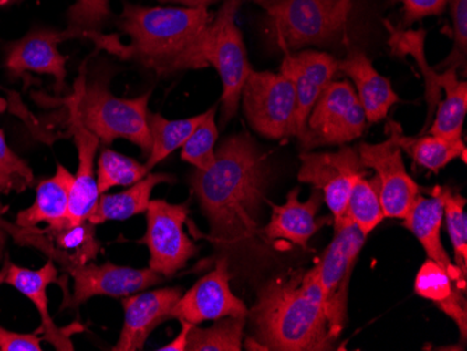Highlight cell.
<instances>
[{
  "instance_id": "7",
  "label": "cell",
  "mask_w": 467,
  "mask_h": 351,
  "mask_svg": "<svg viewBox=\"0 0 467 351\" xmlns=\"http://www.w3.org/2000/svg\"><path fill=\"white\" fill-rule=\"evenodd\" d=\"M270 20V34L285 54L325 46L342 33L348 12L340 0H258Z\"/></svg>"
},
{
  "instance_id": "29",
  "label": "cell",
  "mask_w": 467,
  "mask_h": 351,
  "mask_svg": "<svg viewBox=\"0 0 467 351\" xmlns=\"http://www.w3.org/2000/svg\"><path fill=\"white\" fill-rule=\"evenodd\" d=\"M204 118H206V112L196 117L186 118V119L172 120L165 119L160 114L149 112L147 122L153 139V148L144 164L149 172L162 160L174 153L177 149L182 148L185 141L195 132L196 128L203 122Z\"/></svg>"
},
{
  "instance_id": "3",
  "label": "cell",
  "mask_w": 467,
  "mask_h": 351,
  "mask_svg": "<svg viewBox=\"0 0 467 351\" xmlns=\"http://www.w3.org/2000/svg\"><path fill=\"white\" fill-rule=\"evenodd\" d=\"M248 319L251 337L262 350L327 351L337 343L325 309L317 264L262 285Z\"/></svg>"
},
{
  "instance_id": "42",
  "label": "cell",
  "mask_w": 467,
  "mask_h": 351,
  "mask_svg": "<svg viewBox=\"0 0 467 351\" xmlns=\"http://www.w3.org/2000/svg\"><path fill=\"white\" fill-rule=\"evenodd\" d=\"M160 2H170V4H177L185 7H199L209 6L212 2H216V0H160ZM254 2H258V0H254Z\"/></svg>"
},
{
  "instance_id": "46",
  "label": "cell",
  "mask_w": 467,
  "mask_h": 351,
  "mask_svg": "<svg viewBox=\"0 0 467 351\" xmlns=\"http://www.w3.org/2000/svg\"><path fill=\"white\" fill-rule=\"evenodd\" d=\"M6 109H7V101H6V99L2 98V97H0V114H2V112L6 111Z\"/></svg>"
},
{
  "instance_id": "9",
  "label": "cell",
  "mask_w": 467,
  "mask_h": 351,
  "mask_svg": "<svg viewBox=\"0 0 467 351\" xmlns=\"http://www.w3.org/2000/svg\"><path fill=\"white\" fill-rule=\"evenodd\" d=\"M244 114L254 132L272 140L294 136L296 90L283 73L252 69L244 85Z\"/></svg>"
},
{
  "instance_id": "16",
  "label": "cell",
  "mask_w": 467,
  "mask_h": 351,
  "mask_svg": "<svg viewBox=\"0 0 467 351\" xmlns=\"http://www.w3.org/2000/svg\"><path fill=\"white\" fill-rule=\"evenodd\" d=\"M62 31L33 30L23 38L13 41L5 49V67L10 77L17 78L26 73L49 75L55 78V90L67 88V64L69 57L60 54Z\"/></svg>"
},
{
  "instance_id": "15",
  "label": "cell",
  "mask_w": 467,
  "mask_h": 351,
  "mask_svg": "<svg viewBox=\"0 0 467 351\" xmlns=\"http://www.w3.org/2000/svg\"><path fill=\"white\" fill-rule=\"evenodd\" d=\"M337 70V59L327 52L306 51L285 54L280 73L290 78L296 90V123L294 138L300 139L306 119L319 97Z\"/></svg>"
},
{
  "instance_id": "27",
  "label": "cell",
  "mask_w": 467,
  "mask_h": 351,
  "mask_svg": "<svg viewBox=\"0 0 467 351\" xmlns=\"http://www.w3.org/2000/svg\"><path fill=\"white\" fill-rule=\"evenodd\" d=\"M388 125L392 128L401 151H406L422 169L440 172L453 160L462 159L466 161V146L462 139L450 140L434 135L410 138L401 132V128L395 120H390Z\"/></svg>"
},
{
  "instance_id": "30",
  "label": "cell",
  "mask_w": 467,
  "mask_h": 351,
  "mask_svg": "<svg viewBox=\"0 0 467 351\" xmlns=\"http://www.w3.org/2000/svg\"><path fill=\"white\" fill-rule=\"evenodd\" d=\"M246 316H225L212 327L193 325L189 332L188 351H241Z\"/></svg>"
},
{
  "instance_id": "33",
  "label": "cell",
  "mask_w": 467,
  "mask_h": 351,
  "mask_svg": "<svg viewBox=\"0 0 467 351\" xmlns=\"http://www.w3.org/2000/svg\"><path fill=\"white\" fill-rule=\"evenodd\" d=\"M217 107L206 111L203 122L196 128L195 132L183 144L181 159L196 170L206 171L216 160V141L219 139V129L216 125Z\"/></svg>"
},
{
  "instance_id": "25",
  "label": "cell",
  "mask_w": 467,
  "mask_h": 351,
  "mask_svg": "<svg viewBox=\"0 0 467 351\" xmlns=\"http://www.w3.org/2000/svg\"><path fill=\"white\" fill-rule=\"evenodd\" d=\"M385 27L389 33L390 51L396 57H413L414 62L419 67L422 77H424V86H426V101L429 104V114H427L426 125L422 128V133H426L427 128L431 125L432 118L437 111L438 104L442 96L443 83H445V73H438L434 67H430L426 59V31L424 30H401L399 27H393L388 20H385Z\"/></svg>"
},
{
  "instance_id": "10",
  "label": "cell",
  "mask_w": 467,
  "mask_h": 351,
  "mask_svg": "<svg viewBox=\"0 0 467 351\" xmlns=\"http://www.w3.org/2000/svg\"><path fill=\"white\" fill-rule=\"evenodd\" d=\"M333 227L335 237L317 263V271L330 330L338 340L348 322L351 274L367 237L348 220Z\"/></svg>"
},
{
  "instance_id": "24",
  "label": "cell",
  "mask_w": 467,
  "mask_h": 351,
  "mask_svg": "<svg viewBox=\"0 0 467 351\" xmlns=\"http://www.w3.org/2000/svg\"><path fill=\"white\" fill-rule=\"evenodd\" d=\"M414 292L420 297L432 301L445 315L450 316L461 330L463 342L466 340V290L459 287L450 272L445 271L437 262L427 259L417 272Z\"/></svg>"
},
{
  "instance_id": "37",
  "label": "cell",
  "mask_w": 467,
  "mask_h": 351,
  "mask_svg": "<svg viewBox=\"0 0 467 351\" xmlns=\"http://www.w3.org/2000/svg\"><path fill=\"white\" fill-rule=\"evenodd\" d=\"M33 185V170L9 148L5 132L0 129V196L25 192Z\"/></svg>"
},
{
  "instance_id": "5",
  "label": "cell",
  "mask_w": 467,
  "mask_h": 351,
  "mask_svg": "<svg viewBox=\"0 0 467 351\" xmlns=\"http://www.w3.org/2000/svg\"><path fill=\"white\" fill-rule=\"evenodd\" d=\"M84 69L86 62L76 78L72 93L84 127L105 144L125 139L139 146L144 156H149L153 148V139L147 122L151 91L136 98H118L112 96L104 81L97 80L86 85Z\"/></svg>"
},
{
  "instance_id": "4",
  "label": "cell",
  "mask_w": 467,
  "mask_h": 351,
  "mask_svg": "<svg viewBox=\"0 0 467 351\" xmlns=\"http://www.w3.org/2000/svg\"><path fill=\"white\" fill-rule=\"evenodd\" d=\"M0 227L12 235L13 240L18 245L33 246L36 250L46 253L51 261L57 262L60 271L72 277L75 282L73 295L65 306H80L81 304L97 297L123 298L135 293L144 292L147 288L164 282L165 277L157 274L150 267L147 269H133L128 266H117L107 263L96 264L78 263V259L72 253H65L52 243L48 235L44 234L38 227L34 229H23L18 225L0 220Z\"/></svg>"
},
{
  "instance_id": "2",
  "label": "cell",
  "mask_w": 467,
  "mask_h": 351,
  "mask_svg": "<svg viewBox=\"0 0 467 351\" xmlns=\"http://www.w3.org/2000/svg\"><path fill=\"white\" fill-rule=\"evenodd\" d=\"M207 6L150 7L123 4L119 27L130 36V44L122 46L117 36L101 33L86 34L99 48L132 60L160 75L178 70L201 69L199 46L212 22Z\"/></svg>"
},
{
  "instance_id": "45",
  "label": "cell",
  "mask_w": 467,
  "mask_h": 351,
  "mask_svg": "<svg viewBox=\"0 0 467 351\" xmlns=\"http://www.w3.org/2000/svg\"><path fill=\"white\" fill-rule=\"evenodd\" d=\"M340 6H342L343 10L348 12L350 10V0H340Z\"/></svg>"
},
{
  "instance_id": "38",
  "label": "cell",
  "mask_w": 467,
  "mask_h": 351,
  "mask_svg": "<svg viewBox=\"0 0 467 351\" xmlns=\"http://www.w3.org/2000/svg\"><path fill=\"white\" fill-rule=\"evenodd\" d=\"M452 15L453 49L440 65L443 69L455 67L466 69L467 57V0H450Z\"/></svg>"
},
{
  "instance_id": "17",
  "label": "cell",
  "mask_w": 467,
  "mask_h": 351,
  "mask_svg": "<svg viewBox=\"0 0 467 351\" xmlns=\"http://www.w3.org/2000/svg\"><path fill=\"white\" fill-rule=\"evenodd\" d=\"M182 295V288L167 287L153 292L135 293L123 297L125 311L119 339L114 351L143 350L151 332L170 319V313Z\"/></svg>"
},
{
  "instance_id": "32",
  "label": "cell",
  "mask_w": 467,
  "mask_h": 351,
  "mask_svg": "<svg viewBox=\"0 0 467 351\" xmlns=\"http://www.w3.org/2000/svg\"><path fill=\"white\" fill-rule=\"evenodd\" d=\"M149 174L146 165L136 160L117 153L111 149H104L97 164V190L99 195L109 192L115 187H132Z\"/></svg>"
},
{
  "instance_id": "23",
  "label": "cell",
  "mask_w": 467,
  "mask_h": 351,
  "mask_svg": "<svg viewBox=\"0 0 467 351\" xmlns=\"http://www.w3.org/2000/svg\"><path fill=\"white\" fill-rule=\"evenodd\" d=\"M337 70L354 81L357 97L366 112L367 122L377 123L385 119L389 109L400 101L390 81L378 73L369 57L363 52L356 51L346 59L337 60Z\"/></svg>"
},
{
  "instance_id": "48",
  "label": "cell",
  "mask_w": 467,
  "mask_h": 351,
  "mask_svg": "<svg viewBox=\"0 0 467 351\" xmlns=\"http://www.w3.org/2000/svg\"><path fill=\"white\" fill-rule=\"evenodd\" d=\"M12 0H0V5L9 4Z\"/></svg>"
},
{
  "instance_id": "44",
  "label": "cell",
  "mask_w": 467,
  "mask_h": 351,
  "mask_svg": "<svg viewBox=\"0 0 467 351\" xmlns=\"http://www.w3.org/2000/svg\"><path fill=\"white\" fill-rule=\"evenodd\" d=\"M6 274H7V267L6 263H5L4 269L0 271V284H4L5 280H6Z\"/></svg>"
},
{
  "instance_id": "19",
  "label": "cell",
  "mask_w": 467,
  "mask_h": 351,
  "mask_svg": "<svg viewBox=\"0 0 467 351\" xmlns=\"http://www.w3.org/2000/svg\"><path fill=\"white\" fill-rule=\"evenodd\" d=\"M298 188L291 190L285 204L267 201L272 208V216L269 224L261 230V234L266 240L290 243L306 250L309 240L324 227V224L329 222L330 219H317V213L324 203L321 191L314 190L306 201L298 199Z\"/></svg>"
},
{
  "instance_id": "18",
  "label": "cell",
  "mask_w": 467,
  "mask_h": 351,
  "mask_svg": "<svg viewBox=\"0 0 467 351\" xmlns=\"http://www.w3.org/2000/svg\"><path fill=\"white\" fill-rule=\"evenodd\" d=\"M5 263L7 267L5 283L15 287L21 294L26 295L38 309L39 315H41V327H39L38 332L42 334V340H46L49 345L54 346L57 350H75L70 336H72L73 332L83 330L81 325L57 327L52 321L51 314H49L47 288L49 284H55V283L62 285V283L59 282V269L55 266V262L49 259L38 271L17 266L10 261H5Z\"/></svg>"
},
{
  "instance_id": "40",
  "label": "cell",
  "mask_w": 467,
  "mask_h": 351,
  "mask_svg": "<svg viewBox=\"0 0 467 351\" xmlns=\"http://www.w3.org/2000/svg\"><path fill=\"white\" fill-rule=\"evenodd\" d=\"M41 340L36 334H16L0 326V351H41Z\"/></svg>"
},
{
  "instance_id": "43",
  "label": "cell",
  "mask_w": 467,
  "mask_h": 351,
  "mask_svg": "<svg viewBox=\"0 0 467 351\" xmlns=\"http://www.w3.org/2000/svg\"><path fill=\"white\" fill-rule=\"evenodd\" d=\"M5 246H6V232L0 227V259L4 256Z\"/></svg>"
},
{
  "instance_id": "34",
  "label": "cell",
  "mask_w": 467,
  "mask_h": 351,
  "mask_svg": "<svg viewBox=\"0 0 467 351\" xmlns=\"http://www.w3.org/2000/svg\"><path fill=\"white\" fill-rule=\"evenodd\" d=\"M42 232L48 235L57 248L72 253L81 264L94 261L101 251V243L96 238V225L88 220L62 230H42Z\"/></svg>"
},
{
  "instance_id": "21",
  "label": "cell",
  "mask_w": 467,
  "mask_h": 351,
  "mask_svg": "<svg viewBox=\"0 0 467 351\" xmlns=\"http://www.w3.org/2000/svg\"><path fill=\"white\" fill-rule=\"evenodd\" d=\"M430 195L431 196H422V193H420L403 222L406 229L410 230L411 234L421 243L422 250L429 259L437 262L445 271L450 272L459 287L466 290L467 277L463 276L461 269L450 258L441 238L445 187L432 188Z\"/></svg>"
},
{
  "instance_id": "31",
  "label": "cell",
  "mask_w": 467,
  "mask_h": 351,
  "mask_svg": "<svg viewBox=\"0 0 467 351\" xmlns=\"http://www.w3.org/2000/svg\"><path fill=\"white\" fill-rule=\"evenodd\" d=\"M384 219L377 177L359 178L351 190L345 220L368 237Z\"/></svg>"
},
{
  "instance_id": "41",
  "label": "cell",
  "mask_w": 467,
  "mask_h": 351,
  "mask_svg": "<svg viewBox=\"0 0 467 351\" xmlns=\"http://www.w3.org/2000/svg\"><path fill=\"white\" fill-rule=\"evenodd\" d=\"M182 324V329H181L178 336L171 343L162 346V347L157 348L160 351H185L186 345H188L189 332L192 329L193 325L189 322H181Z\"/></svg>"
},
{
  "instance_id": "26",
  "label": "cell",
  "mask_w": 467,
  "mask_h": 351,
  "mask_svg": "<svg viewBox=\"0 0 467 351\" xmlns=\"http://www.w3.org/2000/svg\"><path fill=\"white\" fill-rule=\"evenodd\" d=\"M174 182V177L168 174H147L143 180L133 183L125 192L102 193L96 208L88 216L91 224L99 225L107 222H123L138 214L146 213L151 201V193L160 183Z\"/></svg>"
},
{
  "instance_id": "6",
  "label": "cell",
  "mask_w": 467,
  "mask_h": 351,
  "mask_svg": "<svg viewBox=\"0 0 467 351\" xmlns=\"http://www.w3.org/2000/svg\"><path fill=\"white\" fill-rule=\"evenodd\" d=\"M240 5V0H225L207 26L199 46L202 67L212 65L222 78L223 125L237 115L244 85L254 69L235 22Z\"/></svg>"
},
{
  "instance_id": "14",
  "label": "cell",
  "mask_w": 467,
  "mask_h": 351,
  "mask_svg": "<svg viewBox=\"0 0 467 351\" xmlns=\"http://www.w3.org/2000/svg\"><path fill=\"white\" fill-rule=\"evenodd\" d=\"M230 259L223 256L213 271L199 279L193 287L181 295L170 313V319L199 325L225 316H246L245 303L231 292Z\"/></svg>"
},
{
  "instance_id": "22",
  "label": "cell",
  "mask_w": 467,
  "mask_h": 351,
  "mask_svg": "<svg viewBox=\"0 0 467 351\" xmlns=\"http://www.w3.org/2000/svg\"><path fill=\"white\" fill-rule=\"evenodd\" d=\"M75 175L67 171L62 164H57L54 177L42 180L36 185V196L33 206L18 212L16 225L23 229H34L41 222L48 224V229L62 230L69 227V199Z\"/></svg>"
},
{
  "instance_id": "47",
  "label": "cell",
  "mask_w": 467,
  "mask_h": 351,
  "mask_svg": "<svg viewBox=\"0 0 467 351\" xmlns=\"http://www.w3.org/2000/svg\"><path fill=\"white\" fill-rule=\"evenodd\" d=\"M6 212H7L6 206H2V203H0V216H2V214L6 213Z\"/></svg>"
},
{
  "instance_id": "12",
  "label": "cell",
  "mask_w": 467,
  "mask_h": 351,
  "mask_svg": "<svg viewBox=\"0 0 467 351\" xmlns=\"http://www.w3.org/2000/svg\"><path fill=\"white\" fill-rule=\"evenodd\" d=\"M300 159L298 181L321 191L324 201L332 213L333 225L340 224L345 220L354 183L367 175L366 165L359 159L358 151L343 146L333 153L304 151Z\"/></svg>"
},
{
  "instance_id": "35",
  "label": "cell",
  "mask_w": 467,
  "mask_h": 351,
  "mask_svg": "<svg viewBox=\"0 0 467 351\" xmlns=\"http://www.w3.org/2000/svg\"><path fill=\"white\" fill-rule=\"evenodd\" d=\"M443 219L447 222L448 234L455 253V264L467 277V214L466 199L461 193L445 187Z\"/></svg>"
},
{
  "instance_id": "39",
  "label": "cell",
  "mask_w": 467,
  "mask_h": 351,
  "mask_svg": "<svg viewBox=\"0 0 467 351\" xmlns=\"http://www.w3.org/2000/svg\"><path fill=\"white\" fill-rule=\"evenodd\" d=\"M403 5V27L430 15H440L448 6L450 0H395Z\"/></svg>"
},
{
  "instance_id": "36",
  "label": "cell",
  "mask_w": 467,
  "mask_h": 351,
  "mask_svg": "<svg viewBox=\"0 0 467 351\" xmlns=\"http://www.w3.org/2000/svg\"><path fill=\"white\" fill-rule=\"evenodd\" d=\"M109 15V0H78L67 12V28L62 31L63 41L99 33Z\"/></svg>"
},
{
  "instance_id": "1",
  "label": "cell",
  "mask_w": 467,
  "mask_h": 351,
  "mask_svg": "<svg viewBox=\"0 0 467 351\" xmlns=\"http://www.w3.org/2000/svg\"><path fill=\"white\" fill-rule=\"evenodd\" d=\"M267 156L249 133L225 139L206 171L191 175V187L210 225V243L238 253L261 234L262 204L269 182Z\"/></svg>"
},
{
  "instance_id": "11",
  "label": "cell",
  "mask_w": 467,
  "mask_h": 351,
  "mask_svg": "<svg viewBox=\"0 0 467 351\" xmlns=\"http://www.w3.org/2000/svg\"><path fill=\"white\" fill-rule=\"evenodd\" d=\"M188 203L174 204L154 199L146 211L147 232L141 243L150 251L149 267L165 279L182 271L189 259L199 253L198 246L183 232L189 214Z\"/></svg>"
},
{
  "instance_id": "13",
  "label": "cell",
  "mask_w": 467,
  "mask_h": 351,
  "mask_svg": "<svg viewBox=\"0 0 467 351\" xmlns=\"http://www.w3.org/2000/svg\"><path fill=\"white\" fill-rule=\"evenodd\" d=\"M387 133L389 136L387 140L375 144L359 143L357 151L366 169L375 171L384 216L403 220L421 190L406 171L400 146L389 125Z\"/></svg>"
},
{
  "instance_id": "20",
  "label": "cell",
  "mask_w": 467,
  "mask_h": 351,
  "mask_svg": "<svg viewBox=\"0 0 467 351\" xmlns=\"http://www.w3.org/2000/svg\"><path fill=\"white\" fill-rule=\"evenodd\" d=\"M65 101L69 111L70 135L75 139L78 153V172L69 199V222L75 225L88 219L99 198L94 161L101 140L84 127L76 109L75 98L69 96Z\"/></svg>"
},
{
  "instance_id": "28",
  "label": "cell",
  "mask_w": 467,
  "mask_h": 351,
  "mask_svg": "<svg viewBox=\"0 0 467 351\" xmlns=\"http://www.w3.org/2000/svg\"><path fill=\"white\" fill-rule=\"evenodd\" d=\"M442 90L447 98L438 104L430 133L450 140L462 139L467 112V83L458 78V69L447 67Z\"/></svg>"
},
{
  "instance_id": "8",
  "label": "cell",
  "mask_w": 467,
  "mask_h": 351,
  "mask_svg": "<svg viewBox=\"0 0 467 351\" xmlns=\"http://www.w3.org/2000/svg\"><path fill=\"white\" fill-rule=\"evenodd\" d=\"M366 127V112L351 83L332 80L312 108L298 141L306 151L345 146L361 138Z\"/></svg>"
}]
</instances>
